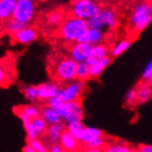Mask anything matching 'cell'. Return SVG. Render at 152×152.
I'll list each match as a JSON object with an SVG mask.
<instances>
[{
  "label": "cell",
  "mask_w": 152,
  "mask_h": 152,
  "mask_svg": "<svg viewBox=\"0 0 152 152\" xmlns=\"http://www.w3.org/2000/svg\"><path fill=\"white\" fill-rule=\"evenodd\" d=\"M88 29L89 26L87 20L69 16L59 27L58 35L68 42L76 43L88 31Z\"/></svg>",
  "instance_id": "6da1fadb"
},
{
  "label": "cell",
  "mask_w": 152,
  "mask_h": 152,
  "mask_svg": "<svg viewBox=\"0 0 152 152\" xmlns=\"http://www.w3.org/2000/svg\"><path fill=\"white\" fill-rule=\"evenodd\" d=\"M152 20V3L139 2L134 7L129 17V26L135 33L144 31Z\"/></svg>",
  "instance_id": "7a4b0ae2"
},
{
  "label": "cell",
  "mask_w": 152,
  "mask_h": 152,
  "mask_svg": "<svg viewBox=\"0 0 152 152\" xmlns=\"http://www.w3.org/2000/svg\"><path fill=\"white\" fill-rule=\"evenodd\" d=\"M77 63L70 57L59 58L55 61L52 66V75L59 82L65 84L77 79Z\"/></svg>",
  "instance_id": "3957f363"
},
{
  "label": "cell",
  "mask_w": 152,
  "mask_h": 152,
  "mask_svg": "<svg viewBox=\"0 0 152 152\" xmlns=\"http://www.w3.org/2000/svg\"><path fill=\"white\" fill-rule=\"evenodd\" d=\"M102 8L99 3L91 0H77L71 3L70 12L73 17L88 21L99 14Z\"/></svg>",
  "instance_id": "277c9868"
},
{
  "label": "cell",
  "mask_w": 152,
  "mask_h": 152,
  "mask_svg": "<svg viewBox=\"0 0 152 152\" xmlns=\"http://www.w3.org/2000/svg\"><path fill=\"white\" fill-rule=\"evenodd\" d=\"M88 24L91 29H96L101 31L106 27L109 29H116L119 26L118 15L113 8L103 7L97 16L88 20Z\"/></svg>",
  "instance_id": "5b68a950"
},
{
  "label": "cell",
  "mask_w": 152,
  "mask_h": 152,
  "mask_svg": "<svg viewBox=\"0 0 152 152\" xmlns=\"http://www.w3.org/2000/svg\"><path fill=\"white\" fill-rule=\"evenodd\" d=\"M85 88V83L79 80H74L72 82L65 84L61 87L59 93V98L65 102H72L76 101H80L83 91Z\"/></svg>",
  "instance_id": "8992f818"
},
{
  "label": "cell",
  "mask_w": 152,
  "mask_h": 152,
  "mask_svg": "<svg viewBox=\"0 0 152 152\" xmlns=\"http://www.w3.org/2000/svg\"><path fill=\"white\" fill-rule=\"evenodd\" d=\"M35 14V4L31 0H19L17 1L13 19L25 25L30 23Z\"/></svg>",
  "instance_id": "52a82bcc"
},
{
  "label": "cell",
  "mask_w": 152,
  "mask_h": 152,
  "mask_svg": "<svg viewBox=\"0 0 152 152\" xmlns=\"http://www.w3.org/2000/svg\"><path fill=\"white\" fill-rule=\"evenodd\" d=\"M92 45L88 43H82V42H76L69 50L70 58L77 62V64L87 62V60L91 56Z\"/></svg>",
  "instance_id": "ba28073f"
},
{
  "label": "cell",
  "mask_w": 152,
  "mask_h": 152,
  "mask_svg": "<svg viewBox=\"0 0 152 152\" xmlns=\"http://www.w3.org/2000/svg\"><path fill=\"white\" fill-rule=\"evenodd\" d=\"M61 91V87L57 82H45L42 83L38 86H36V91L38 100L42 101H49L53 98H56L59 96Z\"/></svg>",
  "instance_id": "9c48e42d"
},
{
  "label": "cell",
  "mask_w": 152,
  "mask_h": 152,
  "mask_svg": "<svg viewBox=\"0 0 152 152\" xmlns=\"http://www.w3.org/2000/svg\"><path fill=\"white\" fill-rule=\"evenodd\" d=\"M68 112L66 116L64 118V121L69 124L75 122H81L83 119V107L80 101H76L72 102H68Z\"/></svg>",
  "instance_id": "30bf717a"
},
{
  "label": "cell",
  "mask_w": 152,
  "mask_h": 152,
  "mask_svg": "<svg viewBox=\"0 0 152 152\" xmlns=\"http://www.w3.org/2000/svg\"><path fill=\"white\" fill-rule=\"evenodd\" d=\"M38 37V31L33 27L27 26L20 32H18L13 36V39L18 43L22 44V45H27L32 42H34Z\"/></svg>",
  "instance_id": "8fae6325"
},
{
  "label": "cell",
  "mask_w": 152,
  "mask_h": 152,
  "mask_svg": "<svg viewBox=\"0 0 152 152\" xmlns=\"http://www.w3.org/2000/svg\"><path fill=\"white\" fill-rule=\"evenodd\" d=\"M110 53L111 51L109 50V47L103 43L94 45L91 50V56L87 60V63L91 66L96 63H98V62L105 59L106 57H109Z\"/></svg>",
  "instance_id": "7c38bea8"
},
{
  "label": "cell",
  "mask_w": 152,
  "mask_h": 152,
  "mask_svg": "<svg viewBox=\"0 0 152 152\" xmlns=\"http://www.w3.org/2000/svg\"><path fill=\"white\" fill-rule=\"evenodd\" d=\"M66 124L64 123H58L56 124H53V126H49L46 131V137L48 141L52 145L57 144L60 142L61 137L63 135V133L66 131Z\"/></svg>",
  "instance_id": "4fadbf2b"
},
{
  "label": "cell",
  "mask_w": 152,
  "mask_h": 152,
  "mask_svg": "<svg viewBox=\"0 0 152 152\" xmlns=\"http://www.w3.org/2000/svg\"><path fill=\"white\" fill-rule=\"evenodd\" d=\"M79 141L77 140L71 134L66 130L60 139V146L66 152H76L79 148Z\"/></svg>",
  "instance_id": "5bb4252c"
},
{
  "label": "cell",
  "mask_w": 152,
  "mask_h": 152,
  "mask_svg": "<svg viewBox=\"0 0 152 152\" xmlns=\"http://www.w3.org/2000/svg\"><path fill=\"white\" fill-rule=\"evenodd\" d=\"M17 1L16 0H1L0 1V19L5 22L13 18Z\"/></svg>",
  "instance_id": "9a60e30c"
},
{
  "label": "cell",
  "mask_w": 152,
  "mask_h": 152,
  "mask_svg": "<svg viewBox=\"0 0 152 152\" xmlns=\"http://www.w3.org/2000/svg\"><path fill=\"white\" fill-rule=\"evenodd\" d=\"M103 40V33L96 29H91L80 38L77 42H82V43H88L91 45L94 46L97 44H101Z\"/></svg>",
  "instance_id": "2e32d148"
},
{
  "label": "cell",
  "mask_w": 152,
  "mask_h": 152,
  "mask_svg": "<svg viewBox=\"0 0 152 152\" xmlns=\"http://www.w3.org/2000/svg\"><path fill=\"white\" fill-rule=\"evenodd\" d=\"M47 105L55 111L61 119H64L68 112L67 102H63L59 97L53 98L47 102Z\"/></svg>",
  "instance_id": "e0dca14e"
},
{
  "label": "cell",
  "mask_w": 152,
  "mask_h": 152,
  "mask_svg": "<svg viewBox=\"0 0 152 152\" xmlns=\"http://www.w3.org/2000/svg\"><path fill=\"white\" fill-rule=\"evenodd\" d=\"M41 117L46 122L48 126H53L61 122V118L57 113L46 104L41 108Z\"/></svg>",
  "instance_id": "ac0fdd59"
},
{
  "label": "cell",
  "mask_w": 152,
  "mask_h": 152,
  "mask_svg": "<svg viewBox=\"0 0 152 152\" xmlns=\"http://www.w3.org/2000/svg\"><path fill=\"white\" fill-rule=\"evenodd\" d=\"M100 137H103V132L101 129L96 127H86L84 135L79 142L86 146L88 143H91L93 140Z\"/></svg>",
  "instance_id": "d6986e66"
},
{
  "label": "cell",
  "mask_w": 152,
  "mask_h": 152,
  "mask_svg": "<svg viewBox=\"0 0 152 152\" xmlns=\"http://www.w3.org/2000/svg\"><path fill=\"white\" fill-rule=\"evenodd\" d=\"M65 20L64 12L59 10H52L46 16V23L50 27H60Z\"/></svg>",
  "instance_id": "ffe728a7"
},
{
  "label": "cell",
  "mask_w": 152,
  "mask_h": 152,
  "mask_svg": "<svg viewBox=\"0 0 152 152\" xmlns=\"http://www.w3.org/2000/svg\"><path fill=\"white\" fill-rule=\"evenodd\" d=\"M137 103H144L152 98V87L147 83L140 84L137 88Z\"/></svg>",
  "instance_id": "44dd1931"
},
{
  "label": "cell",
  "mask_w": 152,
  "mask_h": 152,
  "mask_svg": "<svg viewBox=\"0 0 152 152\" xmlns=\"http://www.w3.org/2000/svg\"><path fill=\"white\" fill-rule=\"evenodd\" d=\"M25 27H27V25L14 20L13 18L5 21L3 24V28L6 31V32L11 34L12 36H14V35L17 34L18 32H20L21 30H23L25 28Z\"/></svg>",
  "instance_id": "7402d4cb"
},
{
  "label": "cell",
  "mask_w": 152,
  "mask_h": 152,
  "mask_svg": "<svg viewBox=\"0 0 152 152\" xmlns=\"http://www.w3.org/2000/svg\"><path fill=\"white\" fill-rule=\"evenodd\" d=\"M87 126H85L82 122H75L67 124L66 130L72 135L77 140L80 141L84 135V132Z\"/></svg>",
  "instance_id": "603a6c76"
},
{
  "label": "cell",
  "mask_w": 152,
  "mask_h": 152,
  "mask_svg": "<svg viewBox=\"0 0 152 152\" xmlns=\"http://www.w3.org/2000/svg\"><path fill=\"white\" fill-rule=\"evenodd\" d=\"M89 77H91V66H89L87 62H83V63L77 64V80L84 82Z\"/></svg>",
  "instance_id": "cb8c5ba5"
},
{
  "label": "cell",
  "mask_w": 152,
  "mask_h": 152,
  "mask_svg": "<svg viewBox=\"0 0 152 152\" xmlns=\"http://www.w3.org/2000/svg\"><path fill=\"white\" fill-rule=\"evenodd\" d=\"M111 57H106L105 59L98 62V63H96L95 65L91 66V77H98L101 74L102 72L103 71V69L105 67H107L110 63H111Z\"/></svg>",
  "instance_id": "d4e9b609"
},
{
  "label": "cell",
  "mask_w": 152,
  "mask_h": 152,
  "mask_svg": "<svg viewBox=\"0 0 152 152\" xmlns=\"http://www.w3.org/2000/svg\"><path fill=\"white\" fill-rule=\"evenodd\" d=\"M131 45V41L124 39L120 41L119 42H117L115 45L112 48L111 50V55L113 57H117L120 55H122L123 53L126 52Z\"/></svg>",
  "instance_id": "484cf974"
},
{
  "label": "cell",
  "mask_w": 152,
  "mask_h": 152,
  "mask_svg": "<svg viewBox=\"0 0 152 152\" xmlns=\"http://www.w3.org/2000/svg\"><path fill=\"white\" fill-rule=\"evenodd\" d=\"M104 152H132L133 149L124 142L108 144L103 149Z\"/></svg>",
  "instance_id": "4316f807"
},
{
  "label": "cell",
  "mask_w": 152,
  "mask_h": 152,
  "mask_svg": "<svg viewBox=\"0 0 152 152\" xmlns=\"http://www.w3.org/2000/svg\"><path fill=\"white\" fill-rule=\"evenodd\" d=\"M31 124L32 127L35 130V132L37 133L38 136H42L44 134H46L47 128H48V124H46V122L44 121L41 116L36 119L31 120Z\"/></svg>",
  "instance_id": "83f0119b"
},
{
  "label": "cell",
  "mask_w": 152,
  "mask_h": 152,
  "mask_svg": "<svg viewBox=\"0 0 152 152\" xmlns=\"http://www.w3.org/2000/svg\"><path fill=\"white\" fill-rule=\"evenodd\" d=\"M21 111L28 116L31 120L36 119L41 116V109H39L37 106L35 105H26L21 106Z\"/></svg>",
  "instance_id": "f1b7e54d"
},
{
  "label": "cell",
  "mask_w": 152,
  "mask_h": 152,
  "mask_svg": "<svg viewBox=\"0 0 152 152\" xmlns=\"http://www.w3.org/2000/svg\"><path fill=\"white\" fill-rule=\"evenodd\" d=\"M107 146L106 144V140L103 137L97 138L93 140L92 142L88 143V145H86V148H92V149H104L105 147Z\"/></svg>",
  "instance_id": "f546056e"
},
{
  "label": "cell",
  "mask_w": 152,
  "mask_h": 152,
  "mask_svg": "<svg viewBox=\"0 0 152 152\" xmlns=\"http://www.w3.org/2000/svg\"><path fill=\"white\" fill-rule=\"evenodd\" d=\"M23 93H24V95H25V97L27 98V99H29L30 101L38 100L36 87H33V86L25 87L23 88Z\"/></svg>",
  "instance_id": "4dcf8cb0"
},
{
  "label": "cell",
  "mask_w": 152,
  "mask_h": 152,
  "mask_svg": "<svg viewBox=\"0 0 152 152\" xmlns=\"http://www.w3.org/2000/svg\"><path fill=\"white\" fill-rule=\"evenodd\" d=\"M28 145H30L36 152H49L46 146L42 143L40 140L35 139V140H29Z\"/></svg>",
  "instance_id": "1f68e13d"
},
{
  "label": "cell",
  "mask_w": 152,
  "mask_h": 152,
  "mask_svg": "<svg viewBox=\"0 0 152 152\" xmlns=\"http://www.w3.org/2000/svg\"><path fill=\"white\" fill-rule=\"evenodd\" d=\"M126 102L127 104H133L135 102H137V89L132 88L127 92L126 96Z\"/></svg>",
  "instance_id": "d6a6232c"
},
{
  "label": "cell",
  "mask_w": 152,
  "mask_h": 152,
  "mask_svg": "<svg viewBox=\"0 0 152 152\" xmlns=\"http://www.w3.org/2000/svg\"><path fill=\"white\" fill-rule=\"evenodd\" d=\"M151 75H152V61H150L147 65V66L145 67V70L142 75V78L144 80H147Z\"/></svg>",
  "instance_id": "836d02e7"
},
{
  "label": "cell",
  "mask_w": 152,
  "mask_h": 152,
  "mask_svg": "<svg viewBox=\"0 0 152 152\" xmlns=\"http://www.w3.org/2000/svg\"><path fill=\"white\" fill-rule=\"evenodd\" d=\"M63 148L62 147L58 144H55V145H52L50 147V149H49V152H63Z\"/></svg>",
  "instance_id": "e575fe53"
},
{
  "label": "cell",
  "mask_w": 152,
  "mask_h": 152,
  "mask_svg": "<svg viewBox=\"0 0 152 152\" xmlns=\"http://www.w3.org/2000/svg\"><path fill=\"white\" fill-rule=\"evenodd\" d=\"M142 152H152V146L151 145H141L138 148Z\"/></svg>",
  "instance_id": "d590c367"
},
{
  "label": "cell",
  "mask_w": 152,
  "mask_h": 152,
  "mask_svg": "<svg viewBox=\"0 0 152 152\" xmlns=\"http://www.w3.org/2000/svg\"><path fill=\"white\" fill-rule=\"evenodd\" d=\"M23 152H36L30 145H27L23 148Z\"/></svg>",
  "instance_id": "8d00e7d4"
},
{
  "label": "cell",
  "mask_w": 152,
  "mask_h": 152,
  "mask_svg": "<svg viewBox=\"0 0 152 152\" xmlns=\"http://www.w3.org/2000/svg\"><path fill=\"white\" fill-rule=\"evenodd\" d=\"M83 152H104L103 149H92V148H86Z\"/></svg>",
  "instance_id": "74e56055"
},
{
  "label": "cell",
  "mask_w": 152,
  "mask_h": 152,
  "mask_svg": "<svg viewBox=\"0 0 152 152\" xmlns=\"http://www.w3.org/2000/svg\"><path fill=\"white\" fill-rule=\"evenodd\" d=\"M146 81H147V82H146L147 84H148L149 86H151V87H152V75H151V76L147 79V80H146Z\"/></svg>",
  "instance_id": "f35d334b"
},
{
  "label": "cell",
  "mask_w": 152,
  "mask_h": 152,
  "mask_svg": "<svg viewBox=\"0 0 152 152\" xmlns=\"http://www.w3.org/2000/svg\"><path fill=\"white\" fill-rule=\"evenodd\" d=\"M132 152H142L139 148H136V149H133V151Z\"/></svg>",
  "instance_id": "ab89813d"
}]
</instances>
